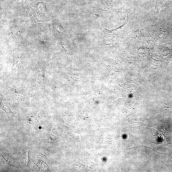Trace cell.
<instances>
[{"label":"cell","instance_id":"6da1fadb","mask_svg":"<svg viewBox=\"0 0 172 172\" xmlns=\"http://www.w3.org/2000/svg\"><path fill=\"white\" fill-rule=\"evenodd\" d=\"M117 29L108 30L103 26L102 31L104 43L106 44H110L112 43L117 34Z\"/></svg>","mask_w":172,"mask_h":172},{"label":"cell","instance_id":"7a4b0ae2","mask_svg":"<svg viewBox=\"0 0 172 172\" xmlns=\"http://www.w3.org/2000/svg\"><path fill=\"white\" fill-rule=\"evenodd\" d=\"M2 109L9 116L16 117L14 112L11 110L9 107L4 101L2 103Z\"/></svg>","mask_w":172,"mask_h":172},{"label":"cell","instance_id":"3957f363","mask_svg":"<svg viewBox=\"0 0 172 172\" xmlns=\"http://www.w3.org/2000/svg\"><path fill=\"white\" fill-rule=\"evenodd\" d=\"M20 53L19 51H18V50H16L14 53V65L17 63V62L19 61L20 59Z\"/></svg>","mask_w":172,"mask_h":172}]
</instances>
